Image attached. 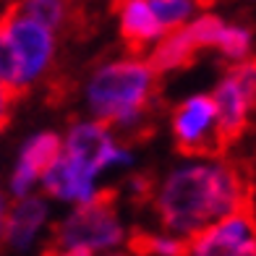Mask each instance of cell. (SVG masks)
<instances>
[{
  "mask_svg": "<svg viewBox=\"0 0 256 256\" xmlns=\"http://www.w3.org/2000/svg\"><path fill=\"white\" fill-rule=\"evenodd\" d=\"M214 48L222 52L230 63H238V60H246L251 48H254V37L246 26H230L222 24L220 29V37L214 42Z\"/></svg>",
  "mask_w": 256,
  "mask_h": 256,
  "instance_id": "14",
  "label": "cell"
},
{
  "mask_svg": "<svg viewBox=\"0 0 256 256\" xmlns=\"http://www.w3.org/2000/svg\"><path fill=\"white\" fill-rule=\"evenodd\" d=\"M10 6L42 21L52 32H71L84 24V10L78 0H14Z\"/></svg>",
  "mask_w": 256,
  "mask_h": 256,
  "instance_id": "13",
  "label": "cell"
},
{
  "mask_svg": "<svg viewBox=\"0 0 256 256\" xmlns=\"http://www.w3.org/2000/svg\"><path fill=\"white\" fill-rule=\"evenodd\" d=\"M128 246H131L134 254H165V256L188 254L186 240H178L172 236H154V232H134Z\"/></svg>",
  "mask_w": 256,
  "mask_h": 256,
  "instance_id": "16",
  "label": "cell"
},
{
  "mask_svg": "<svg viewBox=\"0 0 256 256\" xmlns=\"http://www.w3.org/2000/svg\"><path fill=\"white\" fill-rule=\"evenodd\" d=\"M115 14H118L120 37L126 48L134 52L146 50L165 34L149 0H115Z\"/></svg>",
  "mask_w": 256,
  "mask_h": 256,
  "instance_id": "10",
  "label": "cell"
},
{
  "mask_svg": "<svg viewBox=\"0 0 256 256\" xmlns=\"http://www.w3.org/2000/svg\"><path fill=\"white\" fill-rule=\"evenodd\" d=\"M199 6H209V3H214V0H196Z\"/></svg>",
  "mask_w": 256,
  "mask_h": 256,
  "instance_id": "20",
  "label": "cell"
},
{
  "mask_svg": "<svg viewBox=\"0 0 256 256\" xmlns=\"http://www.w3.org/2000/svg\"><path fill=\"white\" fill-rule=\"evenodd\" d=\"M44 191L60 202H89L100 188H97V172L89 170L86 165H81L78 160L71 154H66L60 149V154L52 165L44 170L42 176Z\"/></svg>",
  "mask_w": 256,
  "mask_h": 256,
  "instance_id": "8",
  "label": "cell"
},
{
  "mask_svg": "<svg viewBox=\"0 0 256 256\" xmlns=\"http://www.w3.org/2000/svg\"><path fill=\"white\" fill-rule=\"evenodd\" d=\"M16 100H21L18 94L10 86H6L3 81H0V131L8 126V120H10V110H14V102Z\"/></svg>",
  "mask_w": 256,
  "mask_h": 256,
  "instance_id": "18",
  "label": "cell"
},
{
  "mask_svg": "<svg viewBox=\"0 0 256 256\" xmlns=\"http://www.w3.org/2000/svg\"><path fill=\"white\" fill-rule=\"evenodd\" d=\"M123 243V225L115 209V191H97L55 228L48 254H97Z\"/></svg>",
  "mask_w": 256,
  "mask_h": 256,
  "instance_id": "3",
  "label": "cell"
},
{
  "mask_svg": "<svg viewBox=\"0 0 256 256\" xmlns=\"http://www.w3.org/2000/svg\"><path fill=\"white\" fill-rule=\"evenodd\" d=\"M172 134L178 149L188 157H220L228 149L217 126L212 94H196L178 104L172 112Z\"/></svg>",
  "mask_w": 256,
  "mask_h": 256,
  "instance_id": "5",
  "label": "cell"
},
{
  "mask_svg": "<svg viewBox=\"0 0 256 256\" xmlns=\"http://www.w3.org/2000/svg\"><path fill=\"white\" fill-rule=\"evenodd\" d=\"M63 149V142L55 134H37L21 149V157L16 162V170L10 176V194L14 196H26L32 191V186L37 183L44 170L58 160Z\"/></svg>",
  "mask_w": 256,
  "mask_h": 256,
  "instance_id": "9",
  "label": "cell"
},
{
  "mask_svg": "<svg viewBox=\"0 0 256 256\" xmlns=\"http://www.w3.org/2000/svg\"><path fill=\"white\" fill-rule=\"evenodd\" d=\"M0 230H3V196H0Z\"/></svg>",
  "mask_w": 256,
  "mask_h": 256,
  "instance_id": "19",
  "label": "cell"
},
{
  "mask_svg": "<svg viewBox=\"0 0 256 256\" xmlns=\"http://www.w3.org/2000/svg\"><path fill=\"white\" fill-rule=\"evenodd\" d=\"M149 6H152L162 29L168 32V29L188 24V18L194 16V10L199 3L196 0H149Z\"/></svg>",
  "mask_w": 256,
  "mask_h": 256,
  "instance_id": "15",
  "label": "cell"
},
{
  "mask_svg": "<svg viewBox=\"0 0 256 256\" xmlns=\"http://www.w3.org/2000/svg\"><path fill=\"white\" fill-rule=\"evenodd\" d=\"M0 32L8 40L10 50L16 55L18 74L24 89L34 84L52 63L55 55V32L50 26H44L42 21L32 18L26 14H21L10 6L3 18H0Z\"/></svg>",
  "mask_w": 256,
  "mask_h": 256,
  "instance_id": "4",
  "label": "cell"
},
{
  "mask_svg": "<svg viewBox=\"0 0 256 256\" xmlns=\"http://www.w3.org/2000/svg\"><path fill=\"white\" fill-rule=\"evenodd\" d=\"M154 212L168 232L188 238L238 206L254 204L251 183L238 165L230 162H191L168 172L152 191Z\"/></svg>",
  "mask_w": 256,
  "mask_h": 256,
  "instance_id": "1",
  "label": "cell"
},
{
  "mask_svg": "<svg viewBox=\"0 0 256 256\" xmlns=\"http://www.w3.org/2000/svg\"><path fill=\"white\" fill-rule=\"evenodd\" d=\"M222 24H225L222 18H217V16H212V14H204V16H199V18H194L188 26H191L194 40L199 42V48L204 50V48H214V42H217V37H220V29H222Z\"/></svg>",
  "mask_w": 256,
  "mask_h": 256,
  "instance_id": "17",
  "label": "cell"
},
{
  "mask_svg": "<svg viewBox=\"0 0 256 256\" xmlns=\"http://www.w3.org/2000/svg\"><path fill=\"white\" fill-rule=\"evenodd\" d=\"M48 220V204L37 196H18V202L3 220V236L10 248H26Z\"/></svg>",
  "mask_w": 256,
  "mask_h": 256,
  "instance_id": "12",
  "label": "cell"
},
{
  "mask_svg": "<svg viewBox=\"0 0 256 256\" xmlns=\"http://www.w3.org/2000/svg\"><path fill=\"white\" fill-rule=\"evenodd\" d=\"M63 152L71 154L74 160H78L81 165H86L89 170H94L97 176L104 168L128 165L131 162V154L115 142L108 123H102V120L76 123L66 136Z\"/></svg>",
  "mask_w": 256,
  "mask_h": 256,
  "instance_id": "7",
  "label": "cell"
},
{
  "mask_svg": "<svg viewBox=\"0 0 256 256\" xmlns=\"http://www.w3.org/2000/svg\"><path fill=\"white\" fill-rule=\"evenodd\" d=\"M199 42L194 40L191 26L183 24L176 29H168L162 37L157 40L152 55H149V66L154 68V74H170V71H180L194 63L196 52H199Z\"/></svg>",
  "mask_w": 256,
  "mask_h": 256,
  "instance_id": "11",
  "label": "cell"
},
{
  "mask_svg": "<svg viewBox=\"0 0 256 256\" xmlns=\"http://www.w3.org/2000/svg\"><path fill=\"white\" fill-rule=\"evenodd\" d=\"M154 68L138 58H123V60L100 66L92 74L86 100L97 120L128 131V128L144 126V118L154 104Z\"/></svg>",
  "mask_w": 256,
  "mask_h": 256,
  "instance_id": "2",
  "label": "cell"
},
{
  "mask_svg": "<svg viewBox=\"0 0 256 256\" xmlns=\"http://www.w3.org/2000/svg\"><path fill=\"white\" fill-rule=\"evenodd\" d=\"M186 251L199 256H254L256 254V217L254 204L238 206L186 238Z\"/></svg>",
  "mask_w": 256,
  "mask_h": 256,
  "instance_id": "6",
  "label": "cell"
}]
</instances>
